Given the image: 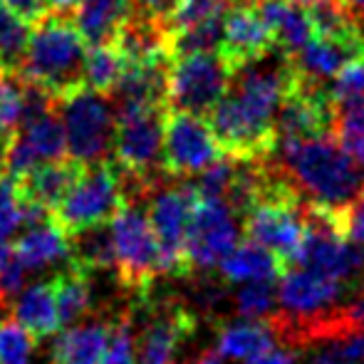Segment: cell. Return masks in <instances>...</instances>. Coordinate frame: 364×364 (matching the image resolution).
<instances>
[{"label": "cell", "instance_id": "cell-1", "mask_svg": "<svg viewBox=\"0 0 364 364\" xmlns=\"http://www.w3.org/2000/svg\"><path fill=\"white\" fill-rule=\"evenodd\" d=\"M295 80V63L278 48L233 70L228 92L206 117L223 154L238 161L270 156L278 112Z\"/></svg>", "mask_w": 364, "mask_h": 364}, {"label": "cell", "instance_id": "cell-2", "mask_svg": "<svg viewBox=\"0 0 364 364\" xmlns=\"http://www.w3.org/2000/svg\"><path fill=\"white\" fill-rule=\"evenodd\" d=\"M265 159L290 178L307 201L332 211H347L364 186L362 166L332 134L275 141Z\"/></svg>", "mask_w": 364, "mask_h": 364}, {"label": "cell", "instance_id": "cell-3", "mask_svg": "<svg viewBox=\"0 0 364 364\" xmlns=\"http://www.w3.org/2000/svg\"><path fill=\"white\" fill-rule=\"evenodd\" d=\"M87 50V40L77 30L75 18L50 13L30 30L28 53L18 75L60 100L85 87Z\"/></svg>", "mask_w": 364, "mask_h": 364}, {"label": "cell", "instance_id": "cell-4", "mask_svg": "<svg viewBox=\"0 0 364 364\" xmlns=\"http://www.w3.org/2000/svg\"><path fill=\"white\" fill-rule=\"evenodd\" d=\"M55 109L65 127L68 159L82 166L114 159L117 107L112 105L109 95L80 87L60 97Z\"/></svg>", "mask_w": 364, "mask_h": 364}, {"label": "cell", "instance_id": "cell-5", "mask_svg": "<svg viewBox=\"0 0 364 364\" xmlns=\"http://www.w3.org/2000/svg\"><path fill=\"white\" fill-rule=\"evenodd\" d=\"M124 203L127 198L119 166L114 161L90 164L82 166L73 188L55 211V218L65 225L70 235H75L80 230L109 223Z\"/></svg>", "mask_w": 364, "mask_h": 364}, {"label": "cell", "instance_id": "cell-6", "mask_svg": "<svg viewBox=\"0 0 364 364\" xmlns=\"http://www.w3.org/2000/svg\"><path fill=\"white\" fill-rule=\"evenodd\" d=\"M114 270L127 288H146L161 270V243L141 203H124L109 220Z\"/></svg>", "mask_w": 364, "mask_h": 364}, {"label": "cell", "instance_id": "cell-7", "mask_svg": "<svg viewBox=\"0 0 364 364\" xmlns=\"http://www.w3.org/2000/svg\"><path fill=\"white\" fill-rule=\"evenodd\" d=\"M233 80V68L220 53L178 55L168 73V112L208 117L223 100Z\"/></svg>", "mask_w": 364, "mask_h": 364}, {"label": "cell", "instance_id": "cell-8", "mask_svg": "<svg viewBox=\"0 0 364 364\" xmlns=\"http://www.w3.org/2000/svg\"><path fill=\"white\" fill-rule=\"evenodd\" d=\"M164 107H117L114 164L127 173L156 181L164 171Z\"/></svg>", "mask_w": 364, "mask_h": 364}, {"label": "cell", "instance_id": "cell-9", "mask_svg": "<svg viewBox=\"0 0 364 364\" xmlns=\"http://www.w3.org/2000/svg\"><path fill=\"white\" fill-rule=\"evenodd\" d=\"M198 198L196 186L186 181L154 186L146 196V216L161 243V270L168 275L188 273L186 238Z\"/></svg>", "mask_w": 364, "mask_h": 364}, {"label": "cell", "instance_id": "cell-10", "mask_svg": "<svg viewBox=\"0 0 364 364\" xmlns=\"http://www.w3.org/2000/svg\"><path fill=\"white\" fill-rule=\"evenodd\" d=\"M216 134L206 117L168 112L164 127V171L173 178L198 176L220 159Z\"/></svg>", "mask_w": 364, "mask_h": 364}, {"label": "cell", "instance_id": "cell-11", "mask_svg": "<svg viewBox=\"0 0 364 364\" xmlns=\"http://www.w3.org/2000/svg\"><path fill=\"white\" fill-rule=\"evenodd\" d=\"M243 220L223 198H198L186 238L188 270H213L238 245Z\"/></svg>", "mask_w": 364, "mask_h": 364}, {"label": "cell", "instance_id": "cell-12", "mask_svg": "<svg viewBox=\"0 0 364 364\" xmlns=\"http://www.w3.org/2000/svg\"><path fill=\"white\" fill-rule=\"evenodd\" d=\"M63 159H68V139H65L63 119L58 109H53L25 122L15 132L5 156V171L15 178H23L43 164L63 161Z\"/></svg>", "mask_w": 364, "mask_h": 364}, {"label": "cell", "instance_id": "cell-13", "mask_svg": "<svg viewBox=\"0 0 364 364\" xmlns=\"http://www.w3.org/2000/svg\"><path fill=\"white\" fill-rule=\"evenodd\" d=\"M273 48V33L260 13L258 0H233L223 20V40L218 50L225 63L235 70L268 55Z\"/></svg>", "mask_w": 364, "mask_h": 364}, {"label": "cell", "instance_id": "cell-14", "mask_svg": "<svg viewBox=\"0 0 364 364\" xmlns=\"http://www.w3.org/2000/svg\"><path fill=\"white\" fill-rule=\"evenodd\" d=\"M196 327V317L181 305H154L136 335V364H176L178 347Z\"/></svg>", "mask_w": 364, "mask_h": 364}, {"label": "cell", "instance_id": "cell-15", "mask_svg": "<svg viewBox=\"0 0 364 364\" xmlns=\"http://www.w3.org/2000/svg\"><path fill=\"white\" fill-rule=\"evenodd\" d=\"M173 58L168 53L127 63L117 90L114 107H164L168 109V73Z\"/></svg>", "mask_w": 364, "mask_h": 364}, {"label": "cell", "instance_id": "cell-16", "mask_svg": "<svg viewBox=\"0 0 364 364\" xmlns=\"http://www.w3.org/2000/svg\"><path fill=\"white\" fill-rule=\"evenodd\" d=\"M13 248L30 275L58 268L63 263H73V235L55 216L28 225L18 235Z\"/></svg>", "mask_w": 364, "mask_h": 364}, {"label": "cell", "instance_id": "cell-17", "mask_svg": "<svg viewBox=\"0 0 364 364\" xmlns=\"http://www.w3.org/2000/svg\"><path fill=\"white\" fill-rule=\"evenodd\" d=\"M364 58L360 38H325L312 35V40L292 58L297 75L317 82H335L350 63Z\"/></svg>", "mask_w": 364, "mask_h": 364}, {"label": "cell", "instance_id": "cell-18", "mask_svg": "<svg viewBox=\"0 0 364 364\" xmlns=\"http://www.w3.org/2000/svg\"><path fill=\"white\" fill-rule=\"evenodd\" d=\"M112 325L105 320L75 322L58 332L53 342V364H102L109 347Z\"/></svg>", "mask_w": 364, "mask_h": 364}, {"label": "cell", "instance_id": "cell-19", "mask_svg": "<svg viewBox=\"0 0 364 364\" xmlns=\"http://www.w3.org/2000/svg\"><path fill=\"white\" fill-rule=\"evenodd\" d=\"M13 320L23 325L35 340L53 337L63 330V317H60L58 292L53 280H38V283L25 285L23 292L15 297Z\"/></svg>", "mask_w": 364, "mask_h": 364}, {"label": "cell", "instance_id": "cell-20", "mask_svg": "<svg viewBox=\"0 0 364 364\" xmlns=\"http://www.w3.org/2000/svg\"><path fill=\"white\" fill-rule=\"evenodd\" d=\"M258 8L273 33L275 48L290 58H295L315 35L302 0H258Z\"/></svg>", "mask_w": 364, "mask_h": 364}, {"label": "cell", "instance_id": "cell-21", "mask_svg": "<svg viewBox=\"0 0 364 364\" xmlns=\"http://www.w3.org/2000/svg\"><path fill=\"white\" fill-rule=\"evenodd\" d=\"M53 216L55 213L25 196L20 178L10 176L8 171L0 173V250L10 248L28 225Z\"/></svg>", "mask_w": 364, "mask_h": 364}, {"label": "cell", "instance_id": "cell-22", "mask_svg": "<svg viewBox=\"0 0 364 364\" xmlns=\"http://www.w3.org/2000/svg\"><path fill=\"white\" fill-rule=\"evenodd\" d=\"M223 280L235 285L245 283H275L283 275L285 265L280 263L278 255H273L268 248L245 240L238 243L218 265Z\"/></svg>", "mask_w": 364, "mask_h": 364}, {"label": "cell", "instance_id": "cell-23", "mask_svg": "<svg viewBox=\"0 0 364 364\" xmlns=\"http://www.w3.org/2000/svg\"><path fill=\"white\" fill-rule=\"evenodd\" d=\"M129 13V0H80L73 15L82 38L90 48H95V45L114 43Z\"/></svg>", "mask_w": 364, "mask_h": 364}, {"label": "cell", "instance_id": "cell-24", "mask_svg": "<svg viewBox=\"0 0 364 364\" xmlns=\"http://www.w3.org/2000/svg\"><path fill=\"white\" fill-rule=\"evenodd\" d=\"M80 171H82V164L73 161V159H63V161L43 164L35 171H30L28 176L20 178V186H23L25 196L30 201L40 203L50 213H55L60 208V203L65 201L68 191L73 188Z\"/></svg>", "mask_w": 364, "mask_h": 364}, {"label": "cell", "instance_id": "cell-25", "mask_svg": "<svg viewBox=\"0 0 364 364\" xmlns=\"http://www.w3.org/2000/svg\"><path fill=\"white\" fill-rule=\"evenodd\" d=\"M278 340L270 320H240L233 325H225L218 332L216 350L223 360H238L245 362L250 357H255L258 352L273 347Z\"/></svg>", "mask_w": 364, "mask_h": 364}, {"label": "cell", "instance_id": "cell-26", "mask_svg": "<svg viewBox=\"0 0 364 364\" xmlns=\"http://www.w3.org/2000/svg\"><path fill=\"white\" fill-rule=\"evenodd\" d=\"M332 136L364 168V95L335 97Z\"/></svg>", "mask_w": 364, "mask_h": 364}, {"label": "cell", "instance_id": "cell-27", "mask_svg": "<svg viewBox=\"0 0 364 364\" xmlns=\"http://www.w3.org/2000/svg\"><path fill=\"white\" fill-rule=\"evenodd\" d=\"M53 283H55V292H58L63 327H70V325H75V322H80L82 317L87 315L90 302H92L90 270L80 268L77 263H70L68 270H63Z\"/></svg>", "mask_w": 364, "mask_h": 364}, {"label": "cell", "instance_id": "cell-28", "mask_svg": "<svg viewBox=\"0 0 364 364\" xmlns=\"http://www.w3.org/2000/svg\"><path fill=\"white\" fill-rule=\"evenodd\" d=\"M30 82L18 73L0 75V139L10 141L28 119Z\"/></svg>", "mask_w": 364, "mask_h": 364}, {"label": "cell", "instance_id": "cell-29", "mask_svg": "<svg viewBox=\"0 0 364 364\" xmlns=\"http://www.w3.org/2000/svg\"><path fill=\"white\" fill-rule=\"evenodd\" d=\"M127 70V58L114 43L112 45H95L87 50L85 63V87L102 95H109L117 90L122 75Z\"/></svg>", "mask_w": 364, "mask_h": 364}, {"label": "cell", "instance_id": "cell-30", "mask_svg": "<svg viewBox=\"0 0 364 364\" xmlns=\"http://www.w3.org/2000/svg\"><path fill=\"white\" fill-rule=\"evenodd\" d=\"M73 263L85 270L114 268V250H112L109 223L80 230L73 235Z\"/></svg>", "mask_w": 364, "mask_h": 364}, {"label": "cell", "instance_id": "cell-31", "mask_svg": "<svg viewBox=\"0 0 364 364\" xmlns=\"http://www.w3.org/2000/svg\"><path fill=\"white\" fill-rule=\"evenodd\" d=\"M233 0H176L171 15L166 18L168 35H178L183 30L198 28V25L223 20Z\"/></svg>", "mask_w": 364, "mask_h": 364}, {"label": "cell", "instance_id": "cell-32", "mask_svg": "<svg viewBox=\"0 0 364 364\" xmlns=\"http://www.w3.org/2000/svg\"><path fill=\"white\" fill-rule=\"evenodd\" d=\"M28 23L0 3V60H3L5 73H20L25 53H28Z\"/></svg>", "mask_w": 364, "mask_h": 364}, {"label": "cell", "instance_id": "cell-33", "mask_svg": "<svg viewBox=\"0 0 364 364\" xmlns=\"http://www.w3.org/2000/svg\"><path fill=\"white\" fill-rule=\"evenodd\" d=\"M35 342L38 340L15 320L3 322L0 325V364H33Z\"/></svg>", "mask_w": 364, "mask_h": 364}, {"label": "cell", "instance_id": "cell-34", "mask_svg": "<svg viewBox=\"0 0 364 364\" xmlns=\"http://www.w3.org/2000/svg\"><path fill=\"white\" fill-rule=\"evenodd\" d=\"M278 300V290L273 283H245L235 292V310L243 320H260L270 315Z\"/></svg>", "mask_w": 364, "mask_h": 364}, {"label": "cell", "instance_id": "cell-35", "mask_svg": "<svg viewBox=\"0 0 364 364\" xmlns=\"http://www.w3.org/2000/svg\"><path fill=\"white\" fill-rule=\"evenodd\" d=\"M102 364H136V335L129 320H119L112 325L109 347H107Z\"/></svg>", "mask_w": 364, "mask_h": 364}, {"label": "cell", "instance_id": "cell-36", "mask_svg": "<svg viewBox=\"0 0 364 364\" xmlns=\"http://www.w3.org/2000/svg\"><path fill=\"white\" fill-rule=\"evenodd\" d=\"M8 10H13L20 20H25L28 25H38L40 20H45L53 8H50V0H0Z\"/></svg>", "mask_w": 364, "mask_h": 364}, {"label": "cell", "instance_id": "cell-37", "mask_svg": "<svg viewBox=\"0 0 364 364\" xmlns=\"http://www.w3.org/2000/svg\"><path fill=\"white\" fill-rule=\"evenodd\" d=\"M332 350L337 352L345 364H360L364 362V332H352V335H345L340 340L332 342Z\"/></svg>", "mask_w": 364, "mask_h": 364}, {"label": "cell", "instance_id": "cell-38", "mask_svg": "<svg viewBox=\"0 0 364 364\" xmlns=\"http://www.w3.org/2000/svg\"><path fill=\"white\" fill-rule=\"evenodd\" d=\"M347 235L350 240L364 245V186L355 196V201L347 206Z\"/></svg>", "mask_w": 364, "mask_h": 364}, {"label": "cell", "instance_id": "cell-39", "mask_svg": "<svg viewBox=\"0 0 364 364\" xmlns=\"http://www.w3.org/2000/svg\"><path fill=\"white\" fill-rule=\"evenodd\" d=\"M243 364H295V352H292V347L283 345V342H275L273 347L258 352V355L245 360Z\"/></svg>", "mask_w": 364, "mask_h": 364}, {"label": "cell", "instance_id": "cell-40", "mask_svg": "<svg viewBox=\"0 0 364 364\" xmlns=\"http://www.w3.org/2000/svg\"><path fill=\"white\" fill-rule=\"evenodd\" d=\"M129 5H132V13L149 15V18H156L166 23V18L171 15L176 0H129Z\"/></svg>", "mask_w": 364, "mask_h": 364}, {"label": "cell", "instance_id": "cell-41", "mask_svg": "<svg viewBox=\"0 0 364 364\" xmlns=\"http://www.w3.org/2000/svg\"><path fill=\"white\" fill-rule=\"evenodd\" d=\"M77 3H80V0H50V8H53V13L73 15Z\"/></svg>", "mask_w": 364, "mask_h": 364}, {"label": "cell", "instance_id": "cell-42", "mask_svg": "<svg viewBox=\"0 0 364 364\" xmlns=\"http://www.w3.org/2000/svg\"><path fill=\"white\" fill-rule=\"evenodd\" d=\"M223 362L225 360L218 355V350H208V352H203V355H198L191 364H223Z\"/></svg>", "mask_w": 364, "mask_h": 364}, {"label": "cell", "instance_id": "cell-43", "mask_svg": "<svg viewBox=\"0 0 364 364\" xmlns=\"http://www.w3.org/2000/svg\"><path fill=\"white\" fill-rule=\"evenodd\" d=\"M345 5L355 18H364V0H345Z\"/></svg>", "mask_w": 364, "mask_h": 364}, {"label": "cell", "instance_id": "cell-44", "mask_svg": "<svg viewBox=\"0 0 364 364\" xmlns=\"http://www.w3.org/2000/svg\"><path fill=\"white\" fill-rule=\"evenodd\" d=\"M5 305H8V300H5V297L0 295V325L5 322V312H8V307H5Z\"/></svg>", "mask_w": 364, "mask_h": 364}, {"label": "cell", "instance_id": "cell-45", "mask_svg": "<svg viewBox=\"0 0 364 364\" xmlns=\"http://www.w3.org/2000/svg\"><path fill=\"white\" fill-rule=\"evenodd\" d=\"M5 73V70H3V60H0V75H3Z\"/></svg>", "mask_w": 364, "mask_h": 364}, {"label": "cell", "instance_id": "cell-46", "mask_svg": "<svg viewBox=\"0 0 364 364\" xmlns=\"http://www.w3.org/2000/svg\"><path fill=\"white\" fill-rule=\"evenodd\" d=\"M362 248H364V245H362Z\"/></svg>", "mask_w": 364, "mask_h": 364}]
</instances>
